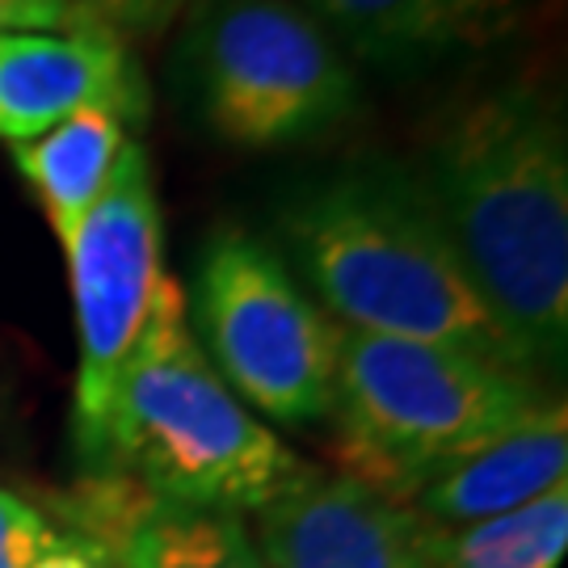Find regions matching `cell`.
<instances>
[{"label": "cell", "instance_id": "cell-13", "mask_svg": "<svg viewBox=\"0 0 568 568\" xmlns=\"http://www.w3.org/2000/svg\"><path fill=\"white\" fill-rule=\"evenodd\" d=\"M143 122L148 119H140L135 110L93 105V110L55 122L51 131H42L34 140L13 143V169L39 199L60 248L72 244L84 215L98 206L119 169V156L126 152V143L135 140V126Z\"/></svg>", "mask_w": 568, "mask_h": 568}, {"label": "cell", "instance_id": "cell-6", "mask_svg": "<svg viewBox=\"0 0 568 568\" xmlns=\"http://www.w3.org/2000/svg\"><path fill=\"white\" fill-rule=\"evenodd\" d=\"M203 122L236 148L328 135L358 105V77L321 21L291 0H211L185 39Z\"/></svg>", "mask_w": 568, "mask_h": 568}, {"label": "cell", "instance_id": "cell-17", "mask_svg": "<svg viewBox=\"0 0 568 568\" xmlns=\"http://www.w3.org/2000/svg\"><path fill=\"white\" fill-rule=\"evenodd\" d=\"M185 4H194V0H89L102 30L119 34L122 42L161 34L169 21L182 18Z\"/></svg>", "mask_w": 568, "mask_h": 568}, {"label": "cell", "instance_id": "cell-3", "mask_svg": "<svg viewBox=\"0 0 568 568\" xmlns=\"http://www.w3.org/2000/svg\"><path fill=\"white\" fill-rule=\"evenodd\" d=\"M300 467L304 459L206 363L185 321L182 283L164 274L114 375L98 455L84 476H122L169 501L248 518Z\"/></svg>", "mask_w": 568, "mask_h": 568}, {"label": "cell", "instance_id": "cell-11", "mask_svg": "<svg viewBox=\"0 0 568 568\" xmlns=\"http://www.w3.org/2000/svg\"><path fill=\"white\" fill-rule=\"evenodd\" d=\"M312 18L354 60L422 72L509 39L539 0H307Z\"/></svg>", "mask_w": 568, "mask_h": 568}, {"label": "cell", "instance_id": "cell-5", "mask_svg": "<svg viewBox=\"0 0 568 568\" xmlns=\"http://www.w3.org/2000/svg\"><path fill=\"white\" fill-rule=\"evenodd\" d=\"M185 321L244 405L286 429L325 426L337 400V325L265 241L211 232Z\"/></svg>", "mask_w": 568, "mask_h": 568}, {"label": "cell", "instance_id": "cell-1", "mask_svg": "<svg viewBox=\"0 0 568 568\" xmlns=\"http://www.w3.org/2000/svg\"><path fill=\"white\" fill-rule=\"evenodd\" d=\"M467 283L530 375L568 354V126L544 77L471 89L408 164Z\"/></svg>", "mask_w": 568, "mask_h": 568}, {"label": "cell", "instance_id": "cell-16", "mask_svg": "<svg viewBox=\"0 0 568 568\" xmlns=\"http://www.w3.org/2000/svg\"><path fill=\"white\" fill-rule=\"evenodd\" d=\"M102 30L89 0H0V34H72Z\"/></svg>", "mask_w": 568, "mask_h": 568}, {"label": "cell", "instance_id": "cell-18", "mask_svg": "<svg viewBox=\"0 0 568 568\" xmlns=\"http://www.w3.org/2000/svg\"><path fill=\"white\" fill-rule=\"evenodd\" d=\"M34 568H119V565L110 560V551H105L102 544H93V539H84V535L63 530L60 548L47 551Z\"/></svg>", "mask_w": 568, "mask_h": 568}, {"label": "cell", "instance_id": "cell-7", "mask_svg": "<svg viewBox=\"0 0 568 568\" xmlns=\"http://www.w3.org/2000/svg\"><path fill=\"white\" fill-rule=\"evenodd\" d=\"M63 257L77 307L72 438L81 467L89 471L114 375L140 337L164 278V215L152 182V161L140 140L126 143L105 194L84 215Z\"/></svg>", "mask_w": 568, "mask_h": 568}, {"label": "cell", "instance_id": "cell-12", "mask_svg": "<svg viewBox=\"0 0 568 568\" xmlns=\"http://www.w3.org/2000/svg\"><path fill=\"white\" fill-rule=\"evenodd\" d=\"M568 485V408L565 400H548L527 422L493 438L488 447L467 455L447 476L426 485L408 509L426 527H467L497 514L527 506L535 497Z\"/></svg>", "mask_w": 568, "mask_h": 568}, {"label": "cell", "instance_id": "cell-8", "mask_svg": "<svg viewBox=\"0 0 568 568\" xmlns=\"http://www.w3.org/2000/svg\"><path fill=\"white\" fill-rule=\"evenodd\" d=\"M253 539L270 568H434L413 509L328 467H300L253 514Z\"/></svg>", "mask_w": 568, "mask_h": 568}, {"label": "cell", "instance_id": "cell-2", "mask_svg": "<svg viewBox=\"0 0 568 568\" xmlns=\"http://www.w3.org/2000/svg\"><path fill=\"white\" fill-rule=\"evenodd\" d=\"M274 232L286 270L337 328L447 345L527 371L467 283L408 164L366 156L295 185L274 211Z\"/></svg>", "mask_w": 568, "mask_h": 568}, {"label": "cell", "instance_id": "cell-10", "mask_svg": "<svg viewBox=\"0 0 568 568\" xmlns=\"http://www.w3.org/2000/svg\"><path fill=\"white\" fill-rule=\"evenodd\" d=\"M93 105L148 119L152 98L131 42L110 30L0 34V143H26Z\"/></svg>", "mask_w": 568, "mask_h": 568}, {"label": "cell", "instance_id": "cell-9", "mask_svg": "<svg viewBox=\"0 0 568 568\" xmlns=\"http://www.w3.org/2000/svg\"><path fill=\"white\" fill-rule=\"evenodd\" d=\"M60 509L68 530L102 544L119 568H270L248 518L169 501L122 476H84Z\"/></svg>", "mask_w": 568, "mask_h": 568}, {"label": "cell", "instance_id": "cell-14", "mask_svg": "<svg viewBox=\"0 0 568 568\" xmlns=\"http://www.w3.org/2000/svg\"><path fill=\"white\" fill-rule=\"evenodd\" d=\"M565 548L568 485H556L527 506L485 523L450 530L426 527V551L434 568H560Z\"/></svg>", "mask_w": 568, "mask_h": 568}, {"label": "cell", "instance_id": "cell-4", "mask_svg": "<svg viewBox=\"0 0 568 568\" xmlns=\"http://www.w3.org/2000/svg\"><path fill=\"white\" fill-rule=\"evenodd\" d=\"M548 400V384L518 366L337 328V400L328 417L337 464L342 476L396 506Z\"/></svg>", "mask_w": 568, "mask_h": 568}, {"label": "cell", "instance_id": "cell-15", "mask_svg": "<svg viewBox=\"0 0 568 568\" xmlns=\"http://www.w3.org/2000/svg\"><path fill=\"white\" fill-rule=\"evenodd\" d=\"M63 527L42 509L0 488V568H34L51 548H60Z\"/></svg>", "mask_w": 568, "mask_h": 568}]
</instances>
